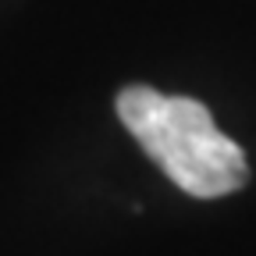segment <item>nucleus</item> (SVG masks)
I'll list each match as a JSON object with an SVG mask.
<instances>
[{
  "label": "nucleus",
  "mask_w": 256,
  "mask_h": 256,
  "mask_svg": "<svg viewBox=\"0 0 256 256\" xmlns=\"http://www.w3.org/2000/svg\"><path fill=\"white\" fill-rule=\"evenodd\" d=\"M118 118L160 171L196 200L228 196L249 178L238 142L224 136L214 124V114L192 96H168L153 86H124L118 92Z\"/></svg>",
  "instance_id": "f257e3e1"
}]
</instances>
